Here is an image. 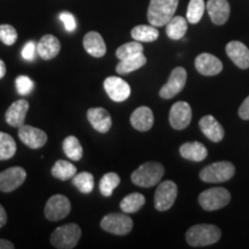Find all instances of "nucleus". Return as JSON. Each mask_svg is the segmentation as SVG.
Returning a JSON list of instances; mask_svg holds the SVG:
<instances>
[{
    "instance_id": "obj_33",
    "label": "nucleus",
    "mask_w": 249,
    "mask_h": 249,
    "mask_svg": "<svg viewBox=\"0 0 249 249\" xmlns=\"http://www.w3.org/2000/svg\"><path fill=\"white\" fill-rule=\"evenodd\" d=\"M205 11L204 0H191L187 8L186 18L189 23L196 24L201 21Z\"/></svg>"
},
{
    "instance_id": "obj_26",
    "label": "nucleus",
    "mask_w": 249,
    "mask_h": 249,
    "mask_svg": "<svg viewBox=\"0 0 249 249\" xmlns=\"http://www.w3.org/2000/svg\"><path fill=\"white\" fill-rule=\"evenodd\" d=\"M145 64H147V58H145V55L143 53H140L120 60L119 64L117 65L116 71L119 75H124V74L138 71L139 68L143 67Z\"/></svg>"
},
{
    "instance_id": "obj_30",
    "label": "nucleus",
    "mask_w": 249,
    "mask_h": 249,
    "mask_svg": "<svg viewBox=\"0 0 249 249\" xmlns=\"http://www.w3.org/2000/svg\"><path fill=\"white\" fill-rule=\"evenodd\" d=\"M62 149H64L65 155H66L71 160L77 161L80 160L83 156L82 145H81L79 140L73 135L67 136V138L64 140V142H62Z\"/></svg>"
},
{
    "instance_id": "obj_19",
    "label": "nucleus",
    "mask_w": 249,
    "mask_h": 249,
    "mask_svg": "<svg viewBox=\"0 0 249 249\" xmlns=\"http://www.w3.org/2000/svg\"><path fill=\"white\" fill-rule=\"evenodd\" d=\"M89 123L97 132L105 134L110 130L112 126V118L110 113L103 107H92L87 112Z\"/></svg>"
},
{
    "instance_id": "obj_37",
    "label": "nucleus",
    "mask_w": 249,
    "mask_h": 249,
    "mask_svg": "<svg viewBox=\"0 0 249 249\" xmlns=\"http://www.w3.org/2000/svg\"><path fill=\"white\" fill-rule=\"evenodd\" d=\"M15 85H17V90L21 96H27L33 91L35 83L34 81L26 75H20L15 80Z\"/></svg>"
},
{
    "instance_id": "obj_16",
    "label": "nucleus",
    "mask_w": 249,
    "mask_h": 249,
    "mask_svg": "<svg viewBox=\"0 0 249 249\" xmlns=\"http://www.w3.org/2000/svg\"><path fill=\"white\" fill-rule=\"evenodd\" d=\"M226 54L241 70L249 68V49L242 42L232 40L227 43Z\"/></svg>"
},
{
    "instance_id": "obj_29",
    "label": "nucleus",
    "mask_w": 249,
    "mask_h": 249,
    "mask_svg": "<svg viewBox=\"0 0 249 249\" xmlns=\"http://www.w3.org/2000/svg\"><path fill=\"white\" fill-rule=\"evenodd\" d=\"M145 203L144 195L140 193H132V194L124 196L120 202V208L124 213H138Z\"/></svg>"
},
{
    "instance_id": "obj_34",
    "label": "nucleus",
    "mask_w": 249,
    "mask_h": 249,
    "mask_svg": "<svg viewBox=\"0 0 249 249\" xmlns=\"http://www.w3.org/2000/svg\"><path fill=\"white\" fill-rule=\"evenodd\" d=\"M73 185L83 194H89L92 192L95 186L93 176L89 172H81L73 177Z\"/></svg>"
},
{
    "instance_id": "obj_22",
    "label": "nucleus",
    "mask_w": 249,
    "mask_h": 249,
    "mask_svg": "<svg viewBox=\"0 0 249 249\" xmlns=\"http://www.w3.org/2000/svg\"><path fill=\"white\" fill-rule=\"evenodd\" d=\"M130 124L136 130L148 132L154 126V113L148 107H140L130 116Z\"/></svg>"
},
{
    "instance_id": "obj_14",
    "label": "nucleus",
    "mask_w": 249,
    "mask_h": 249,
    "mask_svg": "<svg viewBox=\"0 0 249 249\" xmlns=\"http://www.w3.org/2000/svg\"><path fill=\"white\" fill-rule=\"evenodd\" d=\"M18 138L23 144L30 149L43 148L48 142V135L44 130L29 126V124H22L18 127Z\"/></svg>"
},
{
    "instance_id": "obj_17",
    "label": "nucleus",
    "mask_w": 249,
    "mask_h": 249,
    "mask_svg": "<svg viewBox=\"0 0 249 249\" xmlns=\"http://www.w3.org/2000/svg\"><path fill=\"white\" fill-rule=\"evenodd\" d=\"M205 7L213 23L217 26H223L229 20L231 7L227 0H208Z\"/></svg>"
},
{
    "instance_id": "obj_24",
    "label": "nucleus",
    "mask_w": 249,
    "mask_h": 249,
    "mask_svg": "<svg viewBox=\"0 0 249 249\" xmlns=\"http://www.w3.org/2000/svg\"><path fill=\"white\" fill-rule=\"evenodd\" d=\"M180 155L187 160L198 161L204 160L208 156V149L201 142H186L180 147Z\"/></svg>"
},
{
    "instance_id": "obj_10",
    "label": "nucleus",
    "mask_w": 249,
    "mask_h": 249,
    "mask_svg": "<svg viewBox=\"0 0 249 249\" xmlns=\"http://www.w3.org/2000/svg\"><path fill=\"white\" fill-rule=\"evenodd\" d=\"M187 82V71L183 67H176L171 73L166 85L160 90V96L164 99H171L185 88Z\"/></svg>"
},
{
    "instance_id": "obj_4",
    "label": "nucleus",
    "mask_w": 249,
    "mask_h": 249,
    "mask_svg": "<svg viewBox=\"0 0 249 249\" xmlns=\"http://www.w3.org/2000/svg\"><path fill=\"white\" fill-rule=\"evenodd\" d=\"M81 234L80 226L77 224L70 223L59 226L51 234V244L58 249H71L76 247Z\"/></svg>"
},
{
    "instance_id": "obj_2",
    "label": "nucleus",
    "mask_w": 249,
    "mask_h": 249,
    "mask_svg": "<svg viewBox=\"0 0 249 249\" xmlns=\"http://www.w3.org/2000/svg\"><path fill=\"white\" fill-rule=\"evenodd\" d=\"M222 236L219 227L211 224H198L192 226L186 233V240L192 247H204L216 244Z\"/></svg>"
},
{
    "instance_id": "obj_39",
    "label": "nucleus",
    "mask_w": 249,
    "mask_h": 249,
    "mask_svg": "<svg viewBox=\"0 0 249 249\" xmlns=\"http://www.w3.org/2000/svg\"><path fill=\"white\" fill-rule=\"evenodd\" d=\"M36 54H37V44L35 42H33V40L28 42L27 44L23 46L22 52H21L22 58L24 60H28V61H33L34 59L36 58Z\"/></svg>"
},
{
    "instance_id": "obj_42",
    "label": "nucleus",
    "mask_w": 249,
    "mask_h": 249,
    "mask_svg": "<svg viewBox=\"0 0 249 249\" xmlns=\"http://www.w3.org/2000/svg\"><path fill=\"white\" fill-rule=\"evenodd\" d=\"M14 245L11 241L4 240V239H0V249H13Z\"/></svg>"
},
{
    "instance_id": "obj_7",
    "label": "nucleus",
    "mask_w": 249,
    "mask_h": 249,
    "mask_svg": "<svg viewBox=\"0 0 249 249\" xmlns=\"http://www.w3.org/2000/svg\"><path fill=\"white\" fill-rule=\"evenodd\" d=\"M133 219L127 213H108L101 222V227L104 231L116 235H126L133 230Z\"/></svg>"
},
{
    "instance_id": "obj_31",
    "label": "nucleus",
    "mask_w": 249,
    "mask_h": 249,
    "mask_svg": "<svg viewBox=\"0 0 249 249\" xmlns=\"http://www.w3.org/2000/svg\"><path fill=\"white\" fill-rule=\"evenodd\" d=\"M17 152V143L9 134L0 132V160H11Z\"/></svg>"
},
{
    "instance_id": "obj_6",
    "label": "nucleus",
    "mask_w": 249,
    "mask_h": 249,
    "mask_svg": "<svg viewBox=\"0 0 249 249\" xmlns=\"http://www.w3.org/2000/svg\"><path fill=\"white\" fill-rule=\"evenodd\" d=\"M231 201V194L226 188L214 187L198 195V203L205 211H214L226 207Z\"/></svg>"
},
{
    "instance_id": "obj_35",
    "label": "nucleus",
    "mask_w": 249,
    "mask_h": 249,
    "mask_svg": "<svg viewBox=\"0 0 249 249\" xmlns=\"http://www.w3.org/2000/svg\"><path fill=\"white\" fill-rule=\"evenodd\" d=\"M140 53H143V45L141 44V42H138V40L126 43V44L119 46L116 51V55L119 60H123V59L133 57V55Z\"/></svg>"
},
{
    "instance_id": "obj_21",
    "label": "nucleus",
    "mask_w": 249,
    "mask_h": 249,
    "mask_svg": "<svg viewBox=\"0 0 249 249\" xmlns=\"http://www.w3.org/2000/svg\"><path fill=\"white\" fill-rule=\"evenodd\" d=\"M61 45L57 37L53 35H45L37 43V54L43 60H51L57 57L60 52Z\"/></svg>"
},
{
    "instance_id": "obj_12",
    "label": "nucleus",
    "mask_w": 249,
    "mask_h": 249,
    "mask_svg": "<svg viewBox=\"0 0 249 249\" xmlns=\"http://www.w3.org/2000/svg\"><path fill=\"white\" fill-rule=\"evenodd\" d=\"M169 120L172 128L182 130L189 126L192 121V107L187 102H177L170 110Z\"/></svg>"
},
{
    "instance_id": "obj_18",
    "label": "nucleus",
    "mask_w": 249,
    "mask_h": 249,
    "mask_svg": "<svg viewBox=\"0 0 249 249\" xmlns=\"http://www.w3.org/2000/svg\"><path fill=\"white\" fill-rule=\"evenodd\" d=\"M29 110V102L27 99H18L15 101L8 110L6 111L5 119L6 123L11 124L12 127H21L24 124V120H26V116Z\"/></svg>"
},
{
    "instance_id": "obj_27",
    "label": "nucleus",
    "mask_w": 249,
    "mask_h": 249,
    "mask_svg": "<svg viewBox=\"0 0 249 249\" xmlns=\"http://www.w3.org/2000/svg\"><path fill=\"white\" fill-rule=\"evenodd\" d=\"M134 40H138L141 43H151L155 42L156 39L160 36V31L157 30V27L154 26H145V24H141V26H136L132 29L130 33Z\"/></svg>"
},
{
    "instance_id": "obj_1",
    "label": "nucleus",
    "mask_w": 249,
    "mask_h": 249,
    "mask_svg": "<svg viewBox=\"0 0 249 249\" xmlns=\"http://www.w3.org/2000/svg\"><path fill=\"white\" fill-rule=\"evenodd\" d=\"M179 0H150L148 7V21L154 27H164L174 17Z\"/></svg>"
},
{
    "instance_id": "obj_13",
    "label": "nucleus",
    "mask_w": 249,
    "mask_h": 249,
    "mask_svg": "<svg viewBox=\"0 0 249 249\" xmlns=\"http://www.w3.org/2000/svg\"><path fill=\"white\" fill-rule=\"evenodd\" d=\"M104 89L113 102H124L130 96V86L118 76H108L104 81Z\"/></svg>"
},
{
    "instance_id": "obj_43",
    "label": "nucleus",
    "mask_w": 249,
    "mask_h": 249,
    "mask_svg": "<svg viewBox=\"0 0 249 249\" xmlns=\"http://www.w3.org/2000/svg\"><path fill=\"white\" fill-rule=\"evenodd\" d=\"M6 75V65L5 62L0 59V79H2Z\"/></svg>"
},
{
    "instance_id": "obj_3",
    "label": "nucleus",
    "mask_w": 249,
    "mask_h": 249,
    "mask_svg": "<svg viewBox=\"0 0 249 249\" xmlns=\"http://www.w3.org/2000/svg\"><path fill=\"white\" fill-rule=\"evenodd\" d=\"M165 172L164 166L158 161H147L132 173V181L134 185L149 188L160 182Z\"/></svg>"
},
{
    "instance_id": "obj_20",
    "label": "nucleus",
    "mask_w": 249,
    "mask_h": 249,
    "mask_svg": "<svg viewBox=\"0 0 249 249\" xmlns=\"http://www.w3.org/2000/svg\"><path fill=\"white\" fill-rule=\"evenodd\" d=\"M198 126H200L202 133H203L211 142H220L224 139V136H225V132H224L222 124L218 123L216 118L213 116H210V114L202 118L200 123H198Z\"/></svg>"
},
{
    "instance_id": "obj_38",
    "label": "nucleus",
    "mask_w": 249,
    "mask_h": 249,
    "mask_svg": "<svg viewBox=\"0 0 249 249\" xmlns=\"http://www.w3.org/2000/svg\"><path fill=\"white\" fill-rule=\"evenodd\" d=\"M59 18H60L61 22L64 23L65 26V29H66L68 33H73V31L76 29L75 18H74V15L70 13V12H62V13L59 15Z\"/></svg>"
},
{
    "instance_id": "obj_8",
    "label": "nucleus",
    "mask_w": 249,
    "mask_h": 249,
    "mask_svg": "<svg viewBox=\"0 0 249 249\" xmlns=\"http://www.w3.org/2000/svg\"><path fill=\"white\" fill-rule=\"evenodd\" d=\"M71 202L65 195H53L49 198L44 208V214L50 222H59L71 213Z\"/></svg>"
},
{
    "instance_id": "obj_11",
    "label": "nucleus",
    "mask_w": 249,
    "mask_h": 249,
    "mask_svg": "<svg viewBox=\"0 0 249 249\" xmlns=\"http://www.w3.org/2000/svg\"><path fill=\"white\" fill-rule=\"evenodd\" d=\"M27 179V172L23 167L13 166L0 173V192L11 193L18 189Z\"/></svg>"
},
{
    "instance_id": "obj_28",
    "label": "nucleus",
    "mask_w": 249,
    "mask_h": 249,
    "mask_svg": "<svg viewBox=\"0 0 249 249\" xmlns=\"http://www.w3.org/2000/svg\"><path fill=\"white\" fill-rule=\"evenodd\" d=\"M76 166L71 163V161L67 160H57L52 167V176L54 178L59 180H62V181H66V180L73 179V177L76 174Z\"/></svg>"
},
{
    "instance_id": "obj_41",
    "label": "nucleus",
    "mask_w": 249,
    "mask_h": 249,
    "mask_svg": "<svg viewBox=\"0 0 249 249\" xmlns=\"http://www.w3.org/2000/svg\"><path fill=\"white\" fill-rule=\"evenodd\" d=\"M6 223H7V213H6L4 207L0 204V229L4 227Z\"/></svg>"
},
{
    "instance_id": "obj_36",
    "label": "nucleus",
    "mask_w": 249,
    "mask_h": 249,
    "mask_svg": "<svg viewBox=\"0 0 249 249\" xmlns=\"http://www.w3.org/2000/svg\"><path fill=\"white\" fill-rule=\"evenodd\" d=\"M0 40L5 45H13L18 40V31L11 24H0Z\"/></svg>"
},
{
    "instance_id": "obj_23",
    "label": "nucleus",
    "mask_w": 249,
    "mask_h": 249,
    "mask_svg": "<svg viewBox=\"0 0 249 249\" xmlns=\"http://www.w3.org/2000/svg\"><path fill=\"white\" fill-rule=\"evenodd\" d=\"M83 46L86 51L95 58H102L107 53V44L97 31H89L87 34L83 38Z\"/></svg>"
},
{
    "instance_id": "obj_25",
    "label": "nucleus",
    "mask_w": 249,
    "mask_h": 249,
    "mask_svg": "<svg viewBox=\"0 0 249 249\" xmlns=\"http://www.w3.org/2000/svg\"><path fill=\"white\" fill-rule=\"evenodd\" d=\"M188 29V21L187 18L179 17H173L166 24V35L173 40L181 39L186 35Z\"/></svg>"
},
{
    "instance_id": "obj_15",
    "label": "nucleus",
    "mask_w": 249,
    "mask_h": 249,
    "mask_svg": "<svg viewBox=\"0 0 249 249\" xmlns=\"http://www.w3.org/2000/svg\"><path fill=\"white\" fill-rule=\"evenodd\" d=\"M195 67L204 76H214L223 71V62L216 55L201 53L195 59Z\"/></svg>"
},
{
    "instance_id": "obj_5",
    "label": "nucleus",
    "mask_w": 249,
    "mask_h": 249,
    "mask_svg": "<svg viewBox=\"0 0 249 249\" xmlns=\"http://www.w3.org/2000/svg\"><path fill=\"white\" fill-rule=\"evenodd\" d=\"M235 174V167L231 161H217L205 166L200 172V179L204 182L219 183L226 182Z\"/></svg>"
},
{
    "instance_id": "obj_9",
    "label": "nucleus",
    "mask_w": 249,
    "mask_h": 249,
    "mask_svg": "<svg viewBox=\"0 0 249 249\" xmlns=\"http://www.w3.org/2000/svg\"><path fill=\"white\" fill-rule=\"evenodd\" d=\"M178 195V186L176 182L166 181L160 183L155 193V208L158 211H166L172 208Z\"/></svg>"
},
{
    "instance_id": "obj_32",
    "label": "nucleus",
    "mask_w": 249,
    "mask_h": 249,
    "mask_svg": "<svg viewBox=\"0 0 249 249\" xmlns=\"http://www.w3.org/2000/svg\"><path fill=\"white\" fill-rule=\"evenodd\" d=\"M120 177L117 173L110 172L104 174L99 182V192L104 197H110L113 194V191L119 186Z\"/></svg>"
},
{
    "instance_id": "obj_40",
    "label": "nucleus",
    "mask_w": 249,
    "mask_h": 249,
    "mask_svg": "<svg viewBox=\"0 0 249 249\" xmlns=\"http://www.w3.org/2000/svg\"><path fill=\"white\" fill-rule=\"evenodd\" d=\"M239 117L242 120H249V96L242 102L240 107H239Z\"/></svg>"
}]
</instances>
